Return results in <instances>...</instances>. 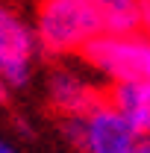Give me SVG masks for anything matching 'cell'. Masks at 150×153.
<instances>
[{"instance_id": "1", "label": "cell", "mask_w": 150, "mask_h": 153, "mask_svg": "<svg viewBox=\"0 0 150 153\" xmlns=\"http://www.w3.org/2000/svg\"><path fill=\"white\" fill-rule=\"evenodd\" d=\"M97 36H109V12L103 0H41L36 15L38 50L68 56L79 53V47Z\"/></svg>"}, {"instance_id": "5", "label": "cell", "mask_w": 150, "mask_h": 153, "mask_svg": "<svg viewBox=\"0 0 150 153\" xmlns=\"http://www.w3.org/2000/svg\"><path fill=\"white\" fill-rule=\"evenodd\" d=\"M100 91L94 88L85 76L74 74V71H53L47 79V100L50 106L56 109L62 118H71V115L85 112L88 106H94L100 100Z\"/></svg>"}, {"instance_id": "10", "label": "cell", "mask_w": 150, "mask_h": 153, "mask_svg": "<svg viewBox=\"0 0 150 153\" xmlns=\"http://www.w3.org/2000/svg\"><path fill=\"white\" fill-rule=\"evenodd\" d=\"M0 153H15V147H12L9 138H0Z\"/></svg>"}, {"instance_id": "7", "label": "cell", "mask_w": 150, "mask_h": 153, "mask_svg": "<svg viewBox=\"0 0 150 153\" xmlns=\"http://www.w3.org/2000/svg\"><path fill=\"white\" fill-rule=\"evenodd\" d=\"M135 153H150V135H138V144H135Z\"/></svg>"}, {"instance_id": "6", "label": "cell", "mask_w": 150, "mask_h": 153, "mask_svg": "<svg viewBox=\"0 0 150 153\" xmlns=\"http://www.w3.org/2000/svg\"><path fill=\"white\" fill-rule=\"evenodd\" d=\"M106 97L118 106V112L130 121L138 135H150V79L112 82Z\"/></svg>"}, {"instance_id": "8", "label": "cell", "mask_w": 150, "mask_h": 153, "mask_svg": "<svg viewBox=\"0 0 150 153\" xmlns=\"http://www.w3.org/2000/svg\"><path fill=\"white\" fill-rule=\"evenodd\" d=\"M9 91H12V88L0 79V106H6V103H9Z\"/></svg>"}, {"instance_id": "3", "label": "cell", "mask_w": 150, "mask_h": 153, "mask_svg": "<svg viewBox=\"0 0 150 153\" xmlns=\"http://www.w3.org/2000/svg\"><path fill=\"white\" fill-rule=\"evenodd\" d=\"M79 56L109 82L150 79V33H115L97 36L79 47Z\"/></svg>"}, {"instance_id": "4", "label": "cell", "mask_w": 150, "mask_h": 153, "mask_svg": "<svg viewBox=\"0 0 150 153\" xmlns=\"http://www.w3.org/2000/svg\"><path fill=\"white\" fill-rule=\"evenodd\" d=\"M36 53H38L36 27H30L18 12L0 6V79L9 88L27 85Z\"/></svg>"}, {"instance_id": "9", "label": "cell", "mask_w": 150, "mask_h": 153, "mask_svg": "<svg viewBox=\"0 0 150 153\" xmlns=\"http://www.w3.org/2000/svg\"><path fill=\"white\" fill-rule=\"evenodd\" d=\"M141 30L150 33V0H144V27H141Z\"/></svg>"}, {"instance_id": "2", "label": "cell", "mask_w": 150, "mask_h": 153, "mask_svg": "<svg viewBox=\"0 0 150 153\" xmlns=\"http://www.w3.org/2000/svg\"><path fill=\"white\" fill-rule=\"evenodd\" d=\"M65 141L82 153H135L138 133L109 97H100L85 112L62 118Z\"/></svg>"}]
</instances>
